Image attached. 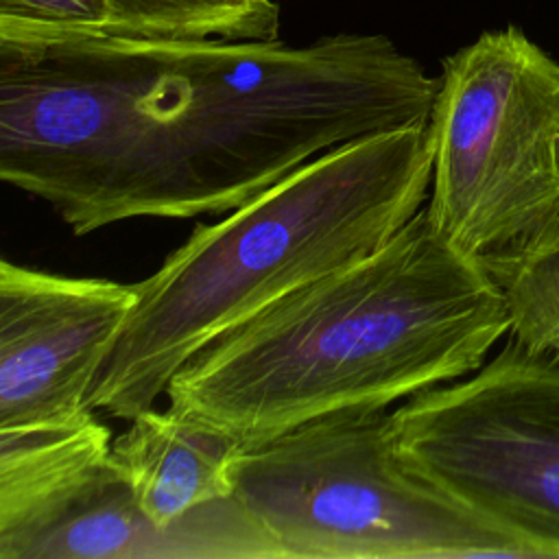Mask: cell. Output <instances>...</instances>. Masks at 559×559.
Instances as JSON below:
<instances>
[{
  "mask_svg": "<svg viewBox=\"0 0 559 559\" xmlns=\"http://www.w3.org/2000/svg\"><path fill=\"white\" fill-rule=\"evenodd\" d=\"M0 559H280V552L234 498L162 531L107 461L48 522L2 548Z\"/></svg>",
  "mask_w": 559,
  "mask_h": 559,
  "instance_id": "cell-8",
  "label": "cell"
},
{
  "mask_svg": "<svg viewBox=\"0 0 559 559\" xmlns=\"http://www.w3.org/2000/svg\"><path fill=\"white\" fill-rule=\"evenodd\" d=\"M111 441L96 411L59 424L0 428V550L48 522L98 474Z\"/></svg>",
  "mask_w": 559,
  "mask_h": 559,
  "instance_id": "cell-10",
  "label": "cell"
},
{
  "mask_svg": "<svg viewBox=\"0 0 559 559\" xmlns=\"http://www.w3.org/2000/svg\"><path fill=\"white\" fill-rule=\"evenodd\" d=\"M231 498L280 559L539 552L404 463L389 411L330 415L231 459Z\"/></svg>",
  "mask_w": 559,
  "mask_h": 559,
  "instance_id": "cell-4",
  "label": "cell"
},
{
  "mask_svg": "<svg viewBox=\"0 0 559 559\" xmlns=\"http://www.w3.org/2000/svg\"><path fill=\"white\" fill-rule=\"evenodd\" d=\"M107 35L142 39H280L275 0H103Z\"/></svg>",
  "mask_w": 559,
  "mask_h": 559,
  "instance_id": "cell-11",
  "label": "cell"
},
{
  "mask_svg": "<svg viewBox=\"0 0 559 559\" xmlns=\"http://www.w3.org/2000/svg\"><path fill=\"white\" fill-rule=\"evenodd\" d=\"M430 179L426 122L406 124L341 144L192 229L135 282L138 301L92 382L90 408L129 421L155 406L201 347L384 245L421 212Z\"/></svg>",
  "mask_w": 559,
  "mask_h": 559,
  "instance_id": "cell-3",
  "label": "cell"
},
{
  "mask_svg": "<svg viewBox=\"0 0 559 559\" xmlns=\"http://www.w3.org/2000/svg\"><path fill=\"white\" fill-rule=\"evenodd\" d=\"M417 474L559 559V360L511 334L474 373L391 411Z\"/></svg>",
  "mask_w": 559,
  "mask_h": 559,
  "instance_id": "cell-6",
  "label": "cell"
},
{
  "mask_svg": "<svg viewBox=\"0 0 559 559\" xmlns=\"http://www.w3.org/2000/svg\"><path fill=\"white\" fill-rule=\"evenodd\" d=\"M509 310V334L559 360V231L542 245L487 266Z\"/></svg>",
  "mask_w": 559,
  "mask_h": 559,
  "instance_id": "cell-12",
  "label": "cell"
},
{
  "mask_svg": "<svg viewBox=\"0 0 559 559\" xmlns=\"http://www.w3.org/2000/svg\"><path fill=\"white\" fill-rule=\"evenodd\" d=\"M509 328L491 273L437 234L421 207L376 251L201 347L166 400L240 445L262 443L465 378Z\"/></svg>",
  "mask_w": 559,
  "mask_h": 559,
  "instance_id": "cell-2",
  "label": "cell"
},
{
  "mask_svg": "<svg viewBox=\"0 0 559 559\" xmlns=\"http://www.w3.org/2000/svg\"><path fill=\"white\" fill-rule=\"evenodd\" d=\"M238 448L192 417L151 406L111 441L109 461L142 513L170 531L197 511L231 498V459Z\"/></svg>",
  "mask_w": 559,
  "mask_h": 559,
  "instance_id": "cell-9",
  "label": "cell"
},
{
  "mask_svg": "<svg viewBox=\"0 0 559 559\" xmlns=\"http://www.w3.org/2000/svg\"><path fill=\"white\" fill-rule=\"evenodd\" d=\"M437 85L378 33L0 46V177L76 236L221 216L341 144L428 122Z\"/></svg>",
  "mask_w": 559,
  "mask_h": 559,
  "instance_id": "cell-1",
  "label": "cell"
},
{
  "mask_svg": "<svg viewBox=\"0 0 559 559\" xmlns=\"http://www.w3.org/2000/svg\"><path fill=\"white\" fill-rule=\"evenodd\" d=\"M138 301L135 284L0 260V428L90 413L92 382Z\"/></svg>",
  "mask_w": 559,
  "mask_h": 559,
  "instance_id": "cell-7",
  "label": "cell"
},
{
  "mask_svg": "<svg viewBox=\"0 0 559 559\" xmlns=\"http://www.w3.org/2000/svg\"><path fill=\"white\" fill-rule=\"evenodd\" d=\"M428 223L485 269L559 231V63L520 28L441 61Z\"/></svg>",
  "mask_w": 559,
  "mask_h": 559,
  "instance_id": "cell-5",
  "label": "cell"
},
{
  "mask_svg": "<svg viewBox=\"0 0 559 559\" xmlns=\"http://www.w3.org/2000/svg\"><path fill=\"white\" fill-rule=\"evenodd\" d=\"M107 35L103 0H0V46Z\"/></svg>",
  "mask_w": 559,
  "mask_h": 559,
  "instance_id": "cell-13",
  "label": "cell"
}]
</instances>
